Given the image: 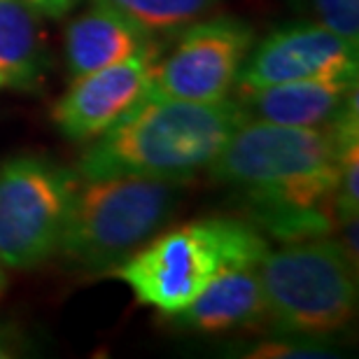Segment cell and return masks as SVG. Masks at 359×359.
<instances>
[{"mask_svg":"<svg viewBox=\"0 0 359 359\" xmlns=\"http://www.w3.org/2000/svg\"><path fill=\"white\" fill-rule=\"evenodd\" d=\"M359 140L357 96L329 126L301 128L245 119L210 163L215 182L248 201L252 224L290 243L336 229L341 152Z\"/></svg>","mask_w":359,"mask_h":359,"instance_id":"1","label":"cell"},{"mask_svg":"<svg viewBox=\"0 0 359 359\" xmlns=\"http://www.w3.org/2000/svg\"><path fill=\"white\" fill-rule=\"evenodd\" d=\"M236 98L217 103L147 93L103 135L89 140L77 161L80 180L138 175L187 182L208 170L245 121Z\"/></svg>","mask_w":359,"mask_h":359,"instance_id":"2","label":"cell"},{"mask_svg":"<svg viewBox=\"0 0 359 359\" xmlns=\"http://www.w3.org/2000/svg\"><path fill=\"white\" fill-rule=\"evenodd\" d=\"M269 252V243L252 222L205 217L152 236L112 269L140 306L163 318L184 311L219 273L252 266Z\"/></svg>","mask_w":359,"mask_h":359,"instance_id":"3","label":"cell"},{"mask_svg":"<svg viewBox=\"0 0 359 359\" xmlns=\"http://www.w3.org/2000/svg\"><path fill=\"white\" fill-rule=\"evenodd\" d=\"M182 198V182L138 175L80 180L59 255L89 273H107L161 231Z\"/></svg>","mask_w":359,"mask_h":359,"instance_id":"4","label":"cell"},{"mask_svg":"<svg viewBox=\"0 0 359 359\" xmlns=\"http://www.w3.org/2000/svg\"><path fill=\"white\" fill-rule=\"evenodd\" d=\"M266 320L280 334L322 339L357 313V262L332 233L290 241L259 262Z\"/></svg>","mask_w":359,"mask_h":359,"instance_id":"5","label":"cell"},{"mask_svg":"<svg viewBox=\"0 0 359 359\" xmlns=\"http://www.w3.org/2000/svg\"><path fill=\"white\" fill-rule=\"evenodd\" d=\"M77 170L47 156L19 154L0 163V264L35 269L59 255L75 191Z\"/></svg>","mask_w":359,"mask_h":359,"instance_id":"6","label":"cell"},{"mask_svg":"<svg viewBox=\"0 0 359 359\" xmlns=\"http://www.w3.org/2000/svg\"><path fill=\"white\" fill-rule=\"evenodd\" d=\"M177 33L170 52L154 63L149 93L189 103L231 96L255 45V28L236 17H212L196 19Z\"/></svg>","mask_w":359,"mask_h":359,"instance_id":"7","label":"cell"},{"mask_svg":"<svg viewBox=\"0 0 359 359\" xmlns=\"http://www.w3.org/2000/svg\"><path fill=\"white\" fill-rule=\"evenodd\" d=\"M357 42L315 24L292 21L278 26L250 49L236 89L313 80V77H357Z\"/></svg>","mask_w":359,"mask_h":359,"instance_id":"8","label":"cell"},{"mask_svg":"<svg viewBox=\"0 0 359 359\" xmlns=\"http://www.w3.org/2000/svg\"><path fill=\"white\" fill-rule=\"evenodd\" d=\"M156 59L159 45H152L131 59L73 77L52 110L56 128L75 142L103 135L149 93Z\"/></svg>","mask_w":359,"mask_h":359,"instance_id":"9","label":"cell"},{"mask_svg":"<svg viewBox=\"0 0 359 359\" xmlns=\"http://www.w3.org/2000/svg\"><path fill=\"white\" fill-rule=\"evenodd\" d=\"M357 96V77H313L238 91L248 119L280 126H329Z\"/></svg>","mask_w":359,"mask_h":359,"instance_id":"10","label":"cell"},{"mask_svg":"<svg viewBox=\"0 0 359 359\" xmlns=\"http://www.w3.org/2000/svg\"><path fill=\"white\" fill-rule=\"evenodd\" d=\"M152 45H156L152 35L105 0H93L63 35V54L73 77L131 59Z\"/></svg>","mask_w":359,"mask_h":359,"instance_id":"11","label":"cell"},{"mask_svg":"<svg viewBox=\"0 0 359 359\" xmlns=\"http://www.w3.org/2000/svg\"><path fill=\"white\" fill-rule=\"evenodd\" d=\"M170 320L177 327L201 334L231 332L266 322V299L259 280V264L233 266L219 273L184 311Z\"/></svg>","mask_w":359,"mask_h":359,"instance_id":"12","label":"cell"},{"mask_svg":"<svg viewBox=\"0 0 359 359\" xmlns=\"http://www.w3.org/2000/svg\"><path fill=\"white\" fill-rule=\"evenodd\" d=\"M45 70L40 14L17 0H0V77L5 87L38 91Z\"/></svg>","mask_w":359,"mask_h":359,"instance_id":"13","label":"cell"},{"mask_svg":"<svg viewBox=\"0 0 359 359\" xmlns=\"http://www.w3.org/2000/svg\"><path fill=\"white\" fill-rule=\"evenodd\" d=\"M152 38L173 35L210 12L219 0H105Z\"/></svg>","mask_w":359,"mask_h":359,"instance_id":"14","label":"cell"},{"mask_svg":"<svg viewBox=\"0 0 359 359\" xmlns=\"http://www.w3.org/2000/svg\"><path fill=\"white\" fill-rule=\"evenodd\" d=\"M294 5L315 24L359 42V0H294Z\"/></svg>","mask_w":359,"mask_h":359,"instance_id":"15","label":"cell"},{"mask_svg":"<svg viewBox=\"0 0 359 359\" xmlns=\"http://www.w3.org/2000/svg\"><path fill=\"white\" fill-rule=\"evenodd\" d=\"M334 208H336V224L346 217L359 215V140L348 142L341 152Z\"/></svg>","mask_w":359,"mask_h":359,"instance_id":"16","label":"cell"},{"mask_svg":"<svg viewBox=\"0 0 359 359\" xmlns=\"http://www.w3.org/2000/svg\"><path fill=\"white\" fill-rule=\"evenodd\" d=\"M329 350L320 339H308V336H294L290 341H271L255 346L252 353H245V357H259V359H280V357H329Z\"/></svg>","mask_w":359,"mask_h":359,"instance_id":"17","label":"cell"},{"mask_svg":"<svg viewBox=\"0 0 359 359\" xmlns=\"http://www.w3.org/2000/svg\"><path fill=\"white\" fill-rule=\"evenodd\" d=\"M17 3L28 5L31 10H35L40 17H54L59 19L66 12H70L80 0H17Z\"/></svg>","mask_w":359,"mask_h":359,"instance_id":"18","label":"cell"},{"mask_svg":"<svg viewBox=\"0 0 359 359\" xmlns=\"http://www.w3.org/2000/svg\"><path fill=\"white\" fill-rule=\"evenodd\" d=\"M10 357H14V350L10 343H7L5 334L0 332V359H10Z\"/></svg>","mask_w":359,"mask_h":359,"instance_id":"19","label":"cell"},{"mask_svg":"<svg viewBox=\"0 0 359 359\" xmlns=\"http://www.w3.org/2000/svg\"><path fill=\"white\" fill-rule=\"evenodd\" d=\"M3 290H5V266L0 264V294H3Z\"/></svg>","mask_w":359,"mask_h":359,"instance_id":"20","label":"cell"},{"mask_svg":"<svg viewBox=\"0 0 359 359\" xmlns=\"http://www.w3.org/2000/svg\"><path fill=\"white\" fill-rule=\"evenodd\" d=\"M0 89H5V82H3V77H0Z\"/></svg>","mask_w":359,"mask_h":359,"instance_id":"21","label":"cell"}]
</instances>
